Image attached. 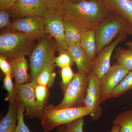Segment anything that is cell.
<instances>
[{"label":"cell","mask_w":132,"mask_h":132,"mask_svg":"<svg viewBox=\"0 0 132 132\" xmlns=\"http://www.w3.org/2000/svg\"><path fill=\"white\" fill-rule=\"evenodd\" d=\"M62 19L85 31L94 29L113 13L105 0L78 3L64 0L59 10Z\"/></svg>","instance_id":"obj_1"},{"label":"cell","mask_w":132,"mask_h":132,"mask_svg":"<svg viewBox=\"0 0 132 132\" xmlns=\"http://www.w3.org/2000/svg\"><path fill=\"white\" fill-rule=\"evenodd\" d=\"M89 75L78 71L71 83L63 92L62 100L55 107L64 109L85 106Z\"/></svg>","instance_id":"obj_6"},{"label":"cell","mask_w":132,"mask_h":132,"mask_svg":"<svg viewBox=\"0 0 132 132\" xmlns=\"http://www.w3.org/2000/svg\"><path fill=\"white\" fill-rule=\"evenodd\" d=\"M47 9L51 11L59 10L64 0H42Z\"/></svg>","instance_id":"obj_31"},{"label":"cell","mask_w":132,"mask_h":132,"mask_svg":"<svg viewBox=\"0 0 132 132\" xmlns=\"http://www.w3.org/2000/svg\"><path fill=\"white\" fill-rule=\"evenodd\" d=\"M130 71L118 62L111 66L107 72L100 80L101 104L110 98L114 88Z\"/></svg>","instance_id":"obj_8"},{"label":"cell","mask_w":132,"mask_h":132,"mask_svg":"<svg viewBox=\"0 0 132 132\" xmlns=\"http://www.w3.org/2000/svg\"><path fill=\"white\" fill-rule=\"evenodd\" d=\"M113 13L132 25V1L130 0H105Z\"/></svg>","instance_id":"obj_16"},{"label":"cell","mask_w":132,"mask_h":132,"mask_svg":"<svg viewBox=\"0 0 132 132\" xmlns=\"http://www.w3.org/2000/svg\"><path fill=\"white\" fill-rule=\"evenodd\" d=\"M61 68L60 73L62 81L60 87L62 92H64L72 80L76 73L73 72L71 66H66Z\"/></svg>","instance_id":"obj_27"},{"label":"cell","mask_w":132,"mask_h":132,"mask_svg":"<svg viewBox=\"0 0 132 132\" xmlns=\"http://www.w3.org/2000/svg\"><path fill=\"white\" fill-rule=\"evenodd\" d=\"M64 32L68 47L80 44L86 31L77 25L63 20Z\"/></svg>","instance_id":"obj_18"},{"label":"cell","mask_w":132,"mask_h":132,"mask_svg":"<svg viewBox=\"0 0 132 132\" xmlns=\"http://www.w3.org/2000/svg\"><path fill=\"white\" fill-rule=\"evenodd\" d=\"M48 89L47 86L41 85H36L35 88V95L37 107L41 118L48 98Z\"/></svg>","instance_id":"obj_21"},{"label":"cell","mask_w":132,"mask_h":132,"mask_svg":"<svg viewBox=\"0 0 132 132\" xmlns=\"http://www.w3.org/2000/svg\"><path fill=\"white\" fill-rule=\"evenodd\" d=\"M100 99V80L92 72L89 75L84 105L89 110V115L94 121L100 119L102 114Z\"/></svg>","instance_id":"obj_12"},{"label":"cell","mask_w":132,"mask_h":132,"mask_svg":"<svg viewBox=\"0 0 132 132\" xmlns=\"http://www.w3.org/2000/svg\"><path fill=\"white\" fill-rule=\"evenodd\" d=\"M8 29L25 33L38 40L47 35L42 17L28 16L15 20Z\"/></svg>","instance_id":"obj_11"},{"label":"cell","mask_w":132,"mask_h":132,"mask_svg":"<svg viewBox=\"0 0 132 132\" xmlns=\"http://www.w3.org/2000/svg\"></svg>","instance_id":"obj_39"},{"label":"cell","mask_w":132,"mask_h":132,"mask_svg":"<svg viewBox=\"0 0 132 132\" xmlns=\"http://www.w3.org/2000/svg\"><path fill=\"white\" fill-rule=\"evenodd\" d=\"M120 126L117 124H113L110 132H119Z\"/></svg>","instance_id":"obj_34"},{"label":"cell","mask_w":132,"mask_h":132,"mask_svg":"<svg viewBox=\"0 0 132 132\" xmlns=\"http://www.w3.org/2000/svg\"><path fill=\"white\" fill-rule=\"evenodd\" d=\"M42 18L46 32L56 41L59 53L67 50L63 19L59 10L51 11L47 9Z\"/></svg>","instance_id":"obj_7"},{"label":"cell","mask_w":132,"mask_h":132,"mask_svg":"<svg viewBox=\"0 0 132 132\" xmlns=\"http://www.w3.org/2000/svg\"><path fill=\"white\" fill-rule=\"evenodd\" d=\"M114 58L118 64L132 71V50L131 49L117 48L116 50Z\"/></svg>","instance_id":"obj_23"},{"label":"cell","mask_w":132,"mask_h":132,"mask_svg":"<svg viewBox=\"0 0 132 132\" xmlns=\"http://www.w3.org/2000/svg\"><path fill=\"white\" fill-rule=\"evenodd\" d=\"M0 68L5 75L12 73V68L9 61L5 57L0 55Z\"/></svg>","instance_id":"obj_32"},{"label":"cell","mask_w":132,"mask_h":132,"mask_svg":"<svg viewBox=\"0 0 132 132\" xmlns=\"http://www.w3.org/2000/svg\"><path fill=\"white\" fill-rule=\"evenodd\" d=\"M130 1H132V0H130Z\"/></svg>","instance_id":"obj_38"},{"label":"cell","mask_w":132,"mask_h":132,"mask_svg":"<svg viewBox=\"0 0 132 132\" xmlns=\"http://www.w3.org/2000/svg\"><path fill=\"white\" fill-rule=\"evenodd\" d=\"M54 63L55 66L62 68L66 66L72 67L75 62L72 56L67 50L59 52V56L55 58Z\"/></svg>","instance_id":"obj_26"},{"label":"cell","mask_w":132,"mask_h":132,"mask_svg":"<svg viewBox=\"0 0 132 132\" xmlns=\"http://www.w3.org/2000/svg\"><path fill=\"white\" fill-rule=\"evenodd\" d=\"M16 101L9 102L7 113L1 120L0 132H15L18 121Z\"/></svg>","instance_id":"obj_17"},{"label":"cell","mask_w":132,"mask_h":132,"mask_svg":"<svg viewBox=\"0 0 132 132\" xmlns=\"http://www.w3.org/2000/svg\"><path fill=\"white\" fill-rule=\"evenodd\" d=\"M12 77L10 74H7L5 75L3 79V87L7 92L6 97L5 98V101H16V90L14 84L13 83Z\"/></svg>","instance_id":"obj_25"},{"label":"cell","mask_w":132,"mask_h":132,"mask_svg":"<svg viewBox=\"0 0 132 132\" xmlns=\"http://www.w3.org/2000/svg\"><path fill=\"white\" fill-rule=\"evenodd\" d=\"M127 35L121 34L110 44L102 49L92 62V71L99 80L111 68V57L114 50L121 42L125 40Z\"/></svg>","instance_id":"obj_10"},{"label":"cell","mask_w":132,"mask_h":132,"mask_svg":"<svg viewBox=\"0 0 132 132\" xmlns=\"http://www.w3.org/2000/svg\"><path fill=\"white\" fill-rule=\"evenodd\" d=\"M68 50L73 58L78 71L90 75L92 72V62L89 60L80 44L69 47Z\"/></svg>","instance_id":"obj_15"},{"label":"cell","mask_w":132,"mask_h":132,"mask_svg":"<svg viewBox=\"0 0 132 132\" xmlns=\"http://www.w3.org/2000/svg\"><path fill=\"white\" fill-rule=\"evenodd\" d=\"M35 41L25 33L9 29L0 35V55L8 60L29 56L35 47Z\"/></svg>","instance_id":"obj_2"},{"label":"cell","mask_w":132,"mask_h":132,"mask_svg":"<svg viewBox=\"0 0 132 132\" xmlns=\"http://www.w3.org/2000/svg\"><path fill=\"white\" fill-rule=\"evenodd\" d=\"M84 117L79 118L66 125L65 132H84Z\"/></svg>","instance_id":"obj_29"},{"label":"cell","mask_w":132,"mask_h":132,"mask_svg":"<svg viewBox=\"0 0 132 132\" xmlns=\"http://www.w3.org/2000/svg\"><path fill=\"white\" fill-rule=\"evenodd\" d=\"M95 30L97 55L120 34L132 35V25L113 13L103 21Z\"/></svg>","instance_id":"obj_4"},{"label":"cell","mask_w":132,"mask_h":132,"mask_svg":"<svg viewBox=\"0 0 132 132\" xmlns=\"http://www.w3.org/2000/svg\"><path fill=\"white\" fill-rule=\"evenodd\" d=\"M71 2L73 3H78L80 2L83 1H98L100 0H69Z\"/></svg>","instance_id":"obj_36"},{"label":"cell","mask_w":132,"mask_h":132,"mask_svg":"<svg viewBox=\"0 0 132 132\" xmlns=\"http://www.w3.org/2000/svg\"><path fill=\"white\" fill-rule=\"evenodd\" d=\"M11 64L12 78H15V83L18 85L29 82L30 75L28 73V64L25 57L8 60Z\"/></svg>","instance_id":"obj_14"},{"label":"cell","mask_w":132,"mask_h":132,"mask_svg":"<svg viewBox=\"0 0 132 132\" xmlns=\"http://www.w3.org/2000/svg\"><path fill=\"white\" fill-rule=\"evenodd\" d=\"M126 44L127 46L129 48V49L132 50V41L127 42Z\"/></svg>","instance_id":"obj_37"},{"label":"cell","mask_w":132,"mask_h":132,"mask_svg":"<svg viewBox=\"0 0 132 132\" xmlns=\"http://www.w3.org/2000/svg\"><path fill=\"white\" fill-rule=\"evenodd\" d=\"M10 14L7 10H0V28L10 27L12 22L10 20Z\"/></svg>","instance_id":"obj_30"},{"label":"cell","mask_w":132,"mask_h":132,"mask_svg":"<svg viewBox=\"0 0 132 132\" xmlns=\"http://www.w3.org/2000/svg\"><path fill=\"white\" fill-rule=\"evenodd\" d=\"M65 125L60 126L58 128L57 132H65Z\"/></svg>","instance_id":"obj_35"},{"label":"cell","mask_w":132,"mask_h":132,"mask_svg":"<svg viewBox=\"0 0 132 132\" xmlns=\"http://www.w3.org/2000/svg\"><path fill=\"white\" fill-rule=\"evenodd\" d=\"M36 85L35 81H29L21 85L14 84L16 101L22 104L26 111L24 116L30 119H41L35 95V88Z\"/></svg>","instance_id":"obj_9"},{"label":"cell","mask_w":132,"mask_h":132,"mask_svg":"<svg viewBox=\"0 0 132 132\" xmlns=\"http://www.w3.org/2000/svg\"><path fill=\"white\" fill-rule=\"evenodd\" d=\"M113 122L120 126L119 132H132V109L118 114Z\"/></svg>","instance_id":"obj_22"},{"label":"cell","mask_w":132,"mask_h":132,"mask_svg":"<svg viewBox=\"0 0 132 132\" xmlns=\"http://www.w3.org/2000/svg\"><path fill=\"white\" fill-rule=\"evenodd\" d=\"M80 45L92 62L97 56V44L94 29L86 31L81 40Z\"/></svg>","instance_id":"obj_19"},{"label":"cell","mask_w":132,"mask_h":132,"mask_svg":"<svg viewBox=\"0 0 132 132\" xmlns=\"http://www.w3.org/2000/svg\"><path fill=\"white\" fill-rule=\"evenodd\" d=\"M55 64H50L44 69L39 75L36 80L37 85H43L51 88L53 86L56 78Z\"/></svg>","instance_id":"obj_20"},{"label":"cell","mask_w":132,"mask_h":132,"mask_svg":"<svg viewBox=\"0 0 132 132\" xmlns=\"http://www.w3.org/2000/svg\"><path fill=\"white\" fill-rule=\"evenodd\" d=\"M17 0H0V10H8L12 7Z\"/></svg>","instance_id":"obj_33"},{"label":"cell","mask_w":132,"mask_h":132,"mask_svg":"<svg viewBox=\"0 0 132 132\" xmlns=\"http://www.w3.org/2000/svg\"><path fill=\"white\" fill-rule=\"evenodd\" d=\"M38 40L29 56L31 70L29 81H35L43 69L50 64H54V60L58 51L57 43L48 35H46Z\"/></svg>","instance_id":"obj_3"},{"label":"cell","mask_w":132,"mask_h":132,"mask_svg":"<svg viewBox=\"0 0 132 132\" xmlns=\"http://www.w3.org/2000/svg\"><path fill=\"white\" fill-rule=\"evenodd\" d=\"M87 115L89 111L85 106L64 109H57L52 104L46 106L41 119L43 132H49Z\"/></svg>","instance_id":"obj_5"},{"label":"cell","mask_w":132,"mask_h":132,"mask_svg":"<svg viewBox=\"0 0 132 132\" xmlns=\"http://www.w3.org/2000/svg\"><path fill=\"white\" fill-rule=\"evenodd\" d=\"M131 89H132V71H130L116 87L110 98L121 96Z\"/></svg>","instance_id":"obj_24"},{"label":"cell","mask_w":132,"mask_h":132,"mask_svg":"<svg viewBox=\"0 0 132 132\" xmlns=\"http://www.w3.org/2000/svg\"><path fill=\"white\" fill-rule=\"evenodd\" d=\"M47 10L42 0H17L7 10L16 20L28 16L42 17Z\"/></svg>","instance_id":"obj_13"},{"label":"cell","mask_w":132,"mask_h":132,"mask_svg":"<svg viewBox=\"0 0 132 132\" xmlns=\"http://www.w3.org/2000/svg\"><path fill=\"white\" fill-rule=\"evenodd\" d=\"M16 108L18 115V121L15 132H31L24 121V112L25 110L24 106L20 102H17Z\"/></svg>","instance_id":"obj_28"}]
</instances>
